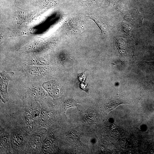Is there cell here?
<instances>
[{
  "label": "cell",
  "mask_w": 154,
  "mask_h": 154,
  "mask_svg": "<svg viewBox=\"0 0 154 154\" xmlns=\"http://www.w3.org/2000/svg\"><path fill=\"white\" fill-rule=\"evenodd\" d=\"M0 114V124L6 127L10 132L12 154H24L31 133L10 114Z\"/></svg>",
  "instance_id": "cell-1"
},
{
  "label": "cell",
  "mask_w": 154,
  "mask_h": 154,
  "mask_svg": "<svg viewBox=\"0 0 154 154\" xmlns=\"http://www.w3.org/2000/svg\"><path fill=\"white\" fill-rule=\"evenodd\" d=\"M17 109L10 114L30 133L42 128L39 104L32 102Z\"/></svg>",
  "instance_id": "cell-2"
},
{
  "label": "cell",
  "mask_w": 154,
  "mask_h": 154,
  "mask_svg": "<svg viewBox=\"0 0 154 154\" xmlns=\"http://www.w3.org/2000/svg\"><path fill=\"white\" fill-rule=\"evenodd\" d=\"M114 48L119 59L129 60L134 54V45L132 39L127 38L117 39L115 41Z\"/></svg>",
  "instance_id": "cell-3"
},
{
  "label": "cell",
  "mask_w": 154,
  "mask_h": 154,
  "mask_svg": "<svg viewBox=\"0 0 154 154\" xmlns=\"http://www.w3.org/2000/svg\"><path fill=\"white\" fill-rule=\"evenodd\" d=\"M46 130L42 128L31 134L24 154H40Z\"/></svg>",
  "instance_id": "cell-4"
},
{
  "label": "cell",
  "mask_w": 154,
  "mask_h": 154,
  "mask_svg": "<svg viewBox=\"0 0 154 154\" xmlns=\"http://www.w3.org/2000/svg\"><path fill=\"white\" fill-rule=\"evenodd\" d=\"M0 125V154H12L9 129L6 126Z\"/></svg>",
  "instance_id": "cell-5"
},
{
  "label": "cell",
  "mask_w": 154,
  "mask_h": 154,
  "mask_svg": "<svg viewBox=\"0 0 154 154\" xmlns=\"http://www.w3.org/2000/svg\"><path fill=\"white\" fill-rule=\"evenodd\" d=\"M40 108V117L42 128L49 127L53 120L52 111L47 104L44 103L39 104Z\"/></svg>",
  "instance_id": "cell-6"
},
{
  "label": "cell",
  "mask_w": 154,
  "mask_h": 154,
  "mask_svg": "<svg viewBox=\"0 0 154 154\" xmlns=\"http://www.w3.org/2000/svg\"><path fill=\"white\" fill-rule=\"evenodd\" d=\"M97 117V112L93 109L88 110L85 114L84 121L87 124H90L96 122Z\"/></svg>",
  "instance_id": "cell-7"
},
{
  "label": "cell",
  "mask_w": 154,
  "mask_h": 154,
  "mask_svg": "<svg viewBox=\"0 0 154 154\" xmlns=\"http://www.w3.org/2000/svg\"><path fill=\"white\" fill-rule=\"evenodd\" d=\"M52 82H46L43 84V87L51 96H55L59 93V90Z\"/></svg>",
  "instance_id": "cell-8"
},
{
  "label": "cell",
  "mask_w": 154,
  "mask_h": 154,
  "mask_svg": "<svg viewBox=\"0 0 154 154\" xmlns=\"http://www.w3.org/2000/svg\"><path fill=\"white\" fill-rule=\"evenodd\" d=\"M77 102L72 99H68L64 101L62 104L61 106L62 110L66 116V112L68 108L72 107H76L79 110L77 106Z\"/></svg>",
  "instance_id": "cell-9"
},
{
  "label": "cell",
  "mask_w": 154,
  "mask_h": 154,
  "mask_svg": "<svg viewBox=\"0 0 154 154\" xmlns=\"http://www.w3.org/2000/svg\"><path fill=\"white\" fill-rule=\"evenodd\" d=\"M85 72L78 74V80L81 82H84L85 79Z\"/></svg>",
  "instance_id": "cell-10"
},
{
  "label": "cell",
  "mask_w": 154,
  "mask_h": 154,
  "mask_svg": "<svg viewBox=\"0 0 154 154\" xmlns=\"http://www.w3.org/2000/svg\"><path fill=\"white\" fill-rule=\"evenodd\" d=\"M36 63L38 64H45V60L43 59H38L36 61Z\"/></svg>",
  "instance_id": "cell-11"
},
{
  "label": "cell",
  "mask_w": 154,
  "mask_h": 154,
  "mask_svg": "<svg viewBox=\"0 0 154 154\" xmlns=\"http://www.w3.org/2000/svg\"><path fill=\"white\" fill-rule=\"evenodd\" d=\"M152 62V63H154V62Z\"/></svg>",
  "instance_id": "cell-12"
},
{
  "label": "cell",
  "mask_w": 154,
  "mask_h": 154,
  "mask_svg": "<svg viewBox=\"0 0 154 154\" xmlns=\"http://www.w3.org/2000/svg\"><path fill=\"white\" fill-rule=\"evenodd\" d=\"M16 1V0H15V1Z\"/></svg>",
  "instance_id": "cell-13"
}]
</instances>
